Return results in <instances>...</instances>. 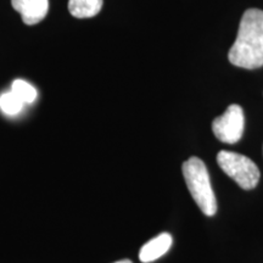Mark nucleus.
<instances>
[{"label":"nucleus","instance_id":"f257e3e1","mask_svg":"<svg viewBox=\"0 0 263 263\" xmlns=\"http://www.w3.org/2000/svg\"><path fill=\"white\" fill-rule=\"evenodd\" d=\"M230 64L254 70L263 66V11L248 9L239 25L238 35L228 52Z\"/></svg>","mask_w":263,"mask_h":263},{"label":"nucleus","instance_id":"f03ea898","mask_svg":"<svg viewBox=\"0 0 263 263\" xmlns=\"http://www.w3.org/2000/svg\"><path fill=\"white\" fill-rule=\"evenodd\" d=\"M183 176L194 201L206 216H215L217 200L206 164L199 157H190L182 166Z\"/></svg>","mask_w":263,"mask_h":263},{"label":"nucleus","instance_id":"7ed1b4c3","mask_svg":"<svg viewBox=\"0 0 263 263\" xmlns=\"http://www.w3.org/2000/svg\"><path fill=\"white\" fill-rule=\"evenodd\" d=\"M217 162L223 172L234 179L240 188L251 190L257 186L261 173L256 163L248 156L222 150L217 155Z\"/></svg>","mask_w":263,"mask_h":263},{"label":"nucleus","instance_id":"20e7f679","mask_svg":"<svg viewBox=\"0 0 263 263\" xmlns=\"http://www.w3.org/2000/svg\"><path fill=\"white\" fill-rule=\"evenodd\" d=\"M245 128L244 111L241 106L233 104L222 116L215 118L212 130L216 138L226 144H235L241 139Z\"/></svg>","mask_w":263,"mask_h":263},{"label":"nucleus","instance_id":"39448f33","mask_svg":"<svg viewBox=\"0 0 263 263\" xmlns=\"http://www.w3.org/2000/svg\"><path fill=\"white\" fill-rule=\"evenodd\" d=\"M11 5L28 26L39 24L49 11V0H11Z\"/></svg>","mask_w":263,"mask_h":263},{"label":"nucleus","instance_id":"423d86ee","mask_svg":"<svg viewBox=\"0 0 263 263\" xmlns=\"http://www.w3.org/2000/svg\"><path fill=\"white\" fill-rule=\"evenodd\" d=\"M172 236L168 233H162L156 238L151 239L146 244H144L140 249L139 259L144 263H149L160 258L168 251L171 245H172Z\"/></svg>","mask_w":263,"mask_h":263},{"label":"nucleus","instance_id":"0eeeda50","mask_svg":"<svg viewBox=\"0 0 263 263\" xmlns=\"http://www.w3.org/2000/svg\"><path fill=\"white\" fill-rule=\"evenodd\" d=\"M103 8V0H70L68 10L77 18H90L97 16Z\"/></svg>","mask_w":263,"mask_h":263},{"label":"nucleus","instance_id":"6e6552de","mask_svg":"<svg viewBox=\"0 0 263 263\" xmlns=\"http://www.w3.org/2000/svg\"><path fill=\"white\" fill-rule=\"evenodd\" d=\"M25 104L17 95L12 91L3 93L0 95V110L8 116H16L22 111Z\"/></svg>","mask_w":263,"mask_h":263},{"label":"nucleus","instance_id":"1a4fd4ad","mask_svg":"<svg viewBox=\"0 0 263 263\" xmlns=\"http://www.w3.org/2000/svg\"><path fill=\"white\" fill-rule=\"evenodd\" d=\"M11 91L17 95L25 105L34 103L35 99L38 97L35 88L24 80H16L12 82Z\"/></svg>","mask_w":263,"mask_h":263},{"label":"nucleus","instance_id":"9d476101","mask_svg":"<svg viewBox=\"0 0 263 263\" xmlns=\"http://www.w3.org/2000/svg\"><path fill=\"white\" fill-rule=\"evenodd\" d=\"M114 263H133L130 261V259H121V261H117V262H114Z\"/></svg>","mask_w":263,"mask_h":263}]
</instances>
